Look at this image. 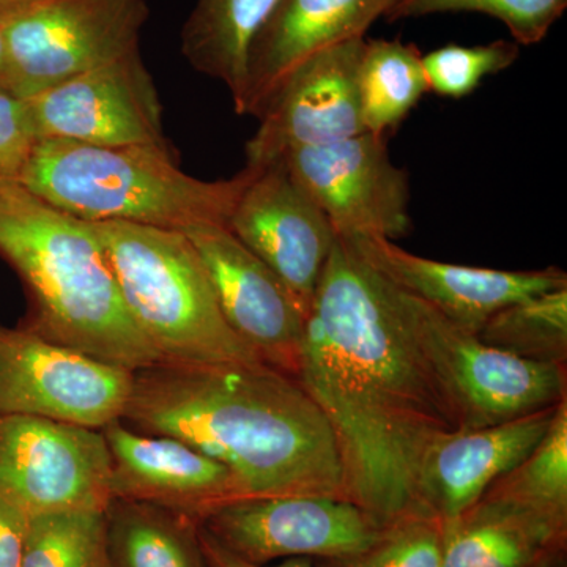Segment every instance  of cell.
<instances>
[{
  "label": "cell",
  "instance_id": "obj_1",
  "mask_svg": "<svg viewBox=\"0 0 567 567\" xmlns=\"http://www.w3.org/2000/svg\"><path fill=\"white\" fill-rule=\"evenodd\" d=\"M298 382L330 421L347 498L380 527L413 513L425 447L461 431L390 287L336 235L305 320Z\"/></svg>",
  "mask_w": 567,
  "mask_h": 567
},
{
  "label": "cell",
  "instance_id": "obj_2",
  "mask_svg": "<svg viewBox=\"0 0 567 567\" xmlns=\"http://www.w3.org/2000/svg\"><path fill=\"white\" fill-rule=\"evenodd\" d=\"M122 423L182 440L230 470L241 498H347L330 421L295 377L268 364H156L133 374Z\"/></svg>",
  "mask_w": 567,
  "mask_h": 567
},
{
  "label": "cell",
  "instance_id": "obj_3",
  "mask_svg": "<svg viewBox=\"0 0 567 567\" xmlns=\"http://www.w3.org/2000/svg\"><path fill=\"white\" fill-rule=\"evenodd\" d=\"M0 256L28 293L24 330L133 372L163 363L126 309L91 224L20 183H0Z\"/></svg>",
  "mask_w": 567,
  "mask_h": 567
},
{
  "label": "cell",
  "instance_id": "obj_4",
  "mask_svg": "<svg viewBox=\"0 0 567 567\" xmlns=\"http://www.w3.org/2000/svg\"><path fill=\"white\" fill-rule=\"evenodd\" d=\"M251 169L205 182L183 173L173 148L37 142L20 177L33 196L85 223L121 221L185 230L226 224Z\"/></svg>",
  "mask_w": 567,
  "mask_h": 567
},
{
  "label": "cell",
  "instance_id": "obj_5",
  "mask_svg": "<svg viewBox=\"0 0 567 567\" xmlns=\"http://www.w3.org/2000/svg\"><path fill=\"white\" fill-rule=\"evenodd\" d=\"M134 323L166 364H265L230 330L192 241L181 230L89 223Z\"/></svg>",
  "mask_w": 567,
  "mask_h": 567
},
{
  "label": "cell",
  "instance_id": "obj_6",
  "mask_svg": "<svg viewBox=\"0 0 567 567\" xmlns=\"http://www.w3.org/2000/svg\"><path fill=\"white\" fill-rule=\"evenodd\" d=\"M386 284L461 431L506 423L566 401L567 365L533 363L495 349Z\"/></svg>",
  "mask_w": 567,
  "mask_h": 567
},
{
  "label": "cell",
  "instance_id": "obj_7",
  "mask_svg": "<svg viewBox=\"0 0 567 567\" xmlns=\"http://www.w3.org/2000/svg\"><path fill=\"white\" fill-rule=\"evenodd\" d=\"M147 0H48L0 21V85L20 99L140 48Z\"/></svg>",
  "mask_w": 567,
  "mask_h": 567
},
{
  "label": "cell",
  "instance_id": "obj_8",
  "mask_svg": "<svg viewBox=\"0 0 567 567\" xmlns=\"http://www.w3.org/2000/svg\"><path fill=\"white\" fill-rule=\"evenodd\" d=\"M197 522L216 544L252 565L309 557L349 563L383 532L349 499L319 495L245 496L213 507Z\"/></svg>",
  "mask_w": 567,
  "mask_h": 567
},
{
  "label": "cell",
  "instance_id": "obj_9",
  "mask_svg": "<svg viewBox=\"0 0 567 567\" xmlns=\"http://www.w3.org/2000/svg\"><path fill=\"white\" fill-rule=\"evenodd\" d=\"M133 371L0 324V412L103 431L122 420Z\"/></svg>",
  "mask_w": 567,
  "mask_h": 567
},
{
  "label": "cell",
  "instance_id": "obj_10",
  "mask_svg": "<svg viewBox=\"0 0 567 567\" xmlns=\"http://www.w3.org/2000/svg\"><path fill=\"white\" fill-rule=\"evenodd\" d=\"M0 492L29 516L104 511L111 454L102 431L0 412Z\"/></svg>",
  "mask_w": 567,
  "mask_h": 567
},
{
  "label": "cell",
  "instance_id": "obj_11",
  "mask_svg": "<svg viewBox=\"0 0 567 567\" xmlns=\"http://www.w3.org/2000/svg\"><path fill=\"white\" fill-rule=\"evenodd\" d=\"M281 159L339 237L395 241L412 230L409 173L391 162L385 136L290 148Z\"/></svg>",
  "mask_w": 567,
  "mask_h": 567
},
{
  "label": "cell",
  "instance_id": "obj_12",
  "mask_svg": "<svg viewBox=\"0 0 567 567\" xmlns=\"http://www.w3.org/2000/svg\"><path fill=\"white\" fill-rule=\"evenodd\" d=\"M24 100L39 141L171 147L141 48Z\"/></svg>",
  "mask_w": 567,
  "mask_h": 567
},
{
  "label": "cell",
  "instance_id": "obj_13",
  "mask_svg": "<svg viewBox=\"0 0 567 567\" xmlns=\"http://www.w3.org/2000/svg\"><path fill=\"white\" fill-rule=\"evenodd\" d=\"M226 227L281 279L306 320L336 233L281 158L251 169Z\"/></svg>",
  "mask_w": 567,
  "mask_h": 567
},
{
  "label": "cell",
  "instance_id": "obj_14",
  "mask_svg": "<svg viewBox=\"0 0 567 567\" xmlns=\"http://www.w3.org/2000/svg\"><path fill=\"white\" fill-rule=\"evenodd\" d=\"M182 233L203 260L230 330L265 364L297 379L305 317L281 279L226 224H197Z\"/></svg>",
  "mask_w": 567,
  "mask_h": 567
},
{
  "label": "cell",
  "instance_id": "obj_15",
  "mask_svg": "<svg viewBox=\"0 0 567 567\" xmlns=\"http://www.w3.org/2000/svg\"><path fill=\"white\" fill-rule=\"evenodd\" d=\"M364 40L317 52L290 74L246 144V167L268 166L290 148L316 147L365 133L358 93Z\"/></svg>",
  "mask_w": 567,
  "mask_h": 567
},
{
  "label": "cell",
  "instance_id": "obj_16",
  "mask_svg": "<svg viewBox=\"0 0 567 567\" xmlns=\"http://www.w3.org/2000/svg\"><path fill=\"white\" fill-rule=\"evenodd\" d=\"M341 238L395 289L412 295L475 334L499 309L567 287V275L558 267L532 271L488 270L425 259L386 238Z\"/></svg>",
  "mask_w": 567,
  "mask_h": 567
},
{
  "label": "cell",
  "instance_id": "obj_17",
  "mask_svg": "<svg viewBox=\"0 0 567 567\" xmlns=\"http://www.w3.org/2000/svg\"><path fill=\"white\" fill-rule=\"evenodd\" d=\"M395 0H278L249 48L238 115L260 118L298 66L317 52L364 39Z\"/></svg>",
  "mask_w": 567,
  "mask_h": 567
},
{
  "label": "cell",
  "instance_id": "obj_18",
  "mask_svg": "<svg viewBox=\"0 0 567 567\" xmlns=\"http://www.w3.org/2000/svg\"><path fill=\"white\" fill-rule=\"evenodd\" d=\"M102 432L111 454V498L152 503L196 520L241 498L227 466L182 440L144 434L121 420Z\"/></svg>",
  "mask_w": 567,
  "mask_h": 567
},
{
  "label": "cell",
  "instance_id": "obj_19",
  "mask_svg": "<svg viewBox=\"0 0 567 567\" xmlns=\"http://www.w3.org/2000/svg\"><path fill=\"white\" fill-rule=\"evenodd\" d=\"M557 406L506 423L446 432L425 447L415 477L417 506L453 520L520 464L547 434Z\"/></svg>",
  "mask_w": 567,
  "mask_h": 567
},
{
  "label": "cell",
  "instance_id": "obj_20",
  "mask_svg": "<svg viewBox=\"0 0 567 567\" xmlns=\"http://www.w3.org/2000/svg\"><path fill=\"white\" fill-rule=\"evenodd\" d=\"M567 518L494 494L443 522L442 567H536L566 550Z\"/></svg>",
  "mask_w": 567,
  "mask_h": 567
},
{
  "label": "cell",
  "instance_id": "obj_21",
  "mask_svg": "<svg viewBox=\"0 0 567 567\" xmlns=\"http://www.w3.org/2000/svg\"><path fill=\"white\" fill-rule=\"evenodd\" d=\"M278 0H197L183 24L181 50L189 65L221 81L233 103L244 92L249 48Z\"/></svg>",
  "mask_w": 567,
  "mask_h": 567
},
{
  "label": "cell",
  "instance_id": "obj_22",
  "mask_svg": "<svg viewBox=\"0 0 567 567\" xmlns=\"http://www.w3.org/2000/svg\"><path fill=\"white\" fill-rule=\"evenodd\" d=\"M110 567H208L199 522L152 503L111 498L104 507Z\"/></svg>",
  "mask_w": 567,
  "mask_h": 567
},
{
  "label": "cell",
  "instance_id": "obj_23",
  "mask_svg": "<svg viewBox=\"0 0 567 567\" xmlns=\"http://www.w3.org/2000/svg\"><path fill=\"white\" fill-rule=\"evenodd\" d=\"M429 92L423 54L401 40H364L358 93L365 133H394Z\"/></svg>",
  "mask_w": 567,
  "mask_h": 567
},
{
  "label": "cell",
  "instance_id": "obj_24",
  "mask_svg": "<svg viewBox=\"0 0 567 567\" xmlns=\"http://www.w3.org/2000/svg\"><path fill=\"white\" fill-rule=\"evenodd\" d=\"M477 336L522 360L567 365V287L499 309Z\"/></svg>",
  "mask_w": 567,
  "mask_h": 567
},
{
  "label": "cell",
  "instance_id": "obj_25",
  "mask_svg": "<svg viewBox=\"0 0 567 567\" xmlns=\"http://www.w3.org/2000/svg\"><path fill=\"white\" fill-rule=\"evenodd\" d=\"M22 567H110L104 511L29 516Z\"/></svg>",
  "mask_w": 567,
  "mask_h": 567
},
{
  "label": "cell",
  "instance_id": "obj_26",
  "mask_svg": "<svg viewBox=\"0 0 567 567\" xmlns=\"http://www.w3.org/2000/svg\"><path fill=\"white\" fill-rule=\"evenodd\" d=\"M487 492L567 518V399L539 445Z\"/></svg>",
  "mask_w": 567,
  "mask_h": 567
},
{
  "label": "cell",
  "instance_id": "obj_27",
  "mask_svg": "<svg viewBox=\"0 0 567 567\" xmlns=\"http://www.w3.org/2000/svg\"><path fill=\"white\" fill-rule=\"evenodd\" d=\"M567 0H395L388 21L409 20L439 13H483L502 21L520 47L546 39L563 17Z\"/></svg>",
  "mask_w": 567,
  "mask_h": 567
},
{
  "label": "cell",
  "instance_id": "obj_28",
  "mask_svg": "<svg viewBox=\"0 0 567 567\" xmlns=\"http://www.w3.org/2000/svg\"><path fill=\"white\" fill-rule=\"evenodd\" d=\"M520 44L496 40L477 47L446 44L423 55L429 92L447 99H464L487 76L502 73L516 63Z\"/></svg>",
  "mask_w": 567,
  "mask_h": 567
},
{
  "label": "cell",
  "instance_id": "obj_29",
  "mask_svg": "<svg viewBox=\"0 0 567 567\" xmlns=\"http://www.w3.org/2000/svg\"><path fill=\"white\" fill-rule=\"evenodd\" d=\"M443 520L413 513L383 528L374 546L347 567H442Z\"/></svg>",
  "mask_w": 567,
  "mask_h": 567
},
{
  "label": "cell",
  "instance_id": "obj_30",
  "mask_svg": "<svg viewBox=\"0 0 567 567\" xmlns=\"http://www.w3.org/2000/svg\"><path fill=\"white\" fill-rule=\"evenodd\" d=\"M39 137L24 99L0 85V183H18Z\"/></svg>",
  "mask_w": 567,
  "mask_h": 567
},
{
  "label": "cell",
  "instance_id": "obj_31",
  "mask_svg": "<svg viewBox=\"0 0 567 567\" xmlns=\"http://www.w3.org/2000/svg\"><path fill=\"white\" fill-rule=\"evenodd\" d=\"M29 514L0 492V567H22Z\"/></svg>",
  "mask_w": 567,
  "mask_h": 567
},
{
  "label": "cell",
  "instance_id": "obj_32",
  "mask_svg": "<svg viewBox=\"0 0 567 567\" xmlns=\"http://www.w3.org/2000/svg\"><path fill=\"white\" fill-rule=\"evenodd\" d=\"M200 539H203L204 554L205 558H207L208 567H311L306 559L301 558L287 559L286 563L278 566L252 565V563L235 557L226 548L216 544L212 537L205 535L203 529H200Z\"/></svg>",
  "mask_w": 567,
  "mask_h": 567
},
{
  "label": "cell",
  "instance_id": "obj_33",
  "mask_svg": "<svg viewBox=\"0 0 567 567\" xmlns=\"http://www.w3.org/2000/svg\"><path fill=\"white\" fill-rule=\"evenodd\" d=\"M43 2H48V0H0V21L14 17V14L21 13V11L32 9V7L40 6Z\"/></svg>",
  "mask_w": 567,
  "mask_h": 567
},
{
  "label": "cell",
  "instance_id": "obj_34",
  "mask_svg": "<svg viewBox=\"0 0 567 567\" xmlns=\"http://www.w3.org/2000/svg\"><path fill=\"white\" fill-rule=\"evenodd\" d=\"M536 567H566V550L558 551L554 557L547 558Z\"/></svg>",
  "mask_w": 567,
  "mask_h": 567
},
{
  "label": "cell",
  "instance_id": "obj_35",
  "mask_svg": "<svg viewBox=\"0 0 567 567\" xmlns=\"http://www.w3.org/2000/svg\"><path fill=\"white\" fill-rule=\"evenodd\" d=\"M3 70V37H2V28H0V78H2Z\"/></svg>",
  "mask_w": 567,
  "mask_h": 567
}]
</instances>
